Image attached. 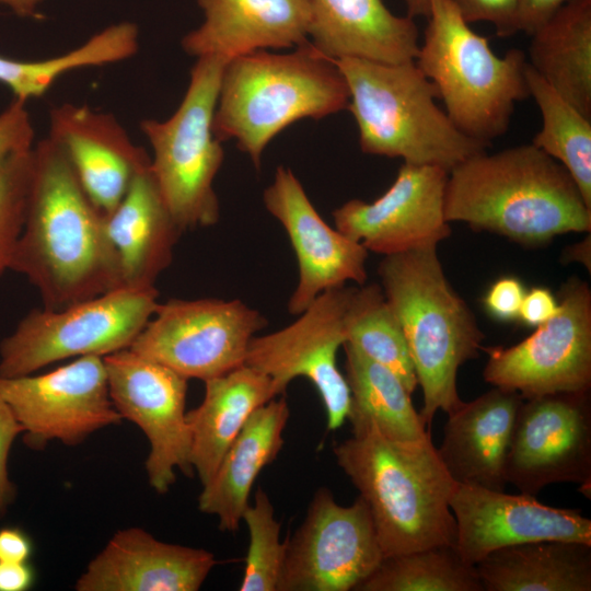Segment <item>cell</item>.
<instances>
[{
  "label": "cell",
  "mask_w": 591,
  "mask_h": 591,
  "mask_svg": "<svg viewBox=\"0 0 591 591\" xmlns=\"http://www.w3.org/2000/svg\"><path fill=\"white\" fill-rule=\"evenodd\" d=\"M202 548L162 542L148 531L118 530L88 564L77 591H197L217 565Z\"/></svg>",
  "instance_id": "cell-21"
},
{
  "label": "cell",
  "mask_w": 591,
  "mask_h": 591,
  "mask_svg": "<svg viewBox=\"0 0 591 591\" xmlns=\"http://www.w3.org/2000/svg\"><path fill=\"white\" fill-rule=\"evenodd\" d=\"M289 416L285 397H275L258 407L227 450L211 480L202 486L198 509L217 517L221 531H237L254 482L283 445Z\"/></svg>",
  "instance_id": "cell-26"
},
{
  "label": "cell",
  "mask_w": 591,
  "mask_h": 591,
  "mask_svg": "<svg viewBox=\"0 0 591 591\" xmlns=\"http://www.w3.org/2000/svg\"><path fill=\"white\" fill-rule=\"evenodd\" d=\"M587 252H590V235H588L583 242L569 247L567 253L572 255V258L570 259L583 262V264L587 266V262L590 264V257H587Z\"/></svg>",
  "instance_id": "cell-47"
},
{
  "label": "cell",
  "mask_w": 591,
  "mask_h": 591,
  "mask_svg": "<svg viewBox=\"0 0 591 591\" xmlns=\"http://www.w3.org/2000/svg\"><path fill=\"white\" fill-rule=\"evenodd\" d=\"M526 290L515 277H501L487 290L483 303L489 315L501 322L519 320Z\"/></svg>",
  "instance_id": "cell-40"
},
{
  "label": "cell",
  "mask_w": 591,
  "mask_h": 591,
  "mask_svg": "<svg viewBox=\"0 0 591 591\" xmlns=\"http://www.w3.org/2000/svg\"><path fill=\"white\" fill-rule=\"evenodd\" d=\"M466 23L486 22L495 26L500 37L517 34L518 0H450Z\"/></svg>",
  "instance_id": "cell-38"
},
{
  "label": "cell",
  "mask_w": 591,
  "mask_h": 591,
  "mask_svg": "<svg viewBox=\"0 0 591 591\" xmlns=\"http://www.w3.org/2000/svg\"><path fill=\"white\" fill-rule=\"evenodd\" d=\"M104 228L118 260L123 287L154 288L173 260L182 232L161 197L151 167L135 177L117 207L104 216Z\"/></svg>",
  "instance_id": "cell-25"
},
{
  "label": "cell",
  "mask_w": 591,
  "mask_h": 591,
  "mask_svg": "<svg viewBox=\"0 0 591 591\" xmlns=\"http://www.w3.org/2000/svg\"><path fill=\"white\" fill-rule=\"evenodd\" d=\"M448 174L437 166L403 163L374 201L350 199L335 209V228L384 256L438 245L451 234L444 213Z\"/></svg>",
  "instance_id": "cell-17"
},
{
  "label": "cell",
  "mask_w": 591,
  "mask_h": 591,
  "mask_svg": "<svg viewBox=\"0 0 591 591\" xmlns=\"http://www.w3.org/2000/svg\"><path fill=\"white\" fill-rule=\"evenodd\" d=\"M558 301L544 287H534L525 292L519 313L524 325L537 327L555 315Z\"/></svg>",
  "instance_id": "cell-42"
},
{
  "label": "cell",
  "mask_w": 591,
  "mask_h": 591,
  "mask_svg": "<svg viewBox=\"0 0 591 591\" xmlns=\"http://www.w3.org/2000/svg\"><path fill=\"white\" fill-rule=\"evenodd\" d=\"M0 395L32 450H43L53 441L76 447L123 420L112 403L100 356L79 357L43 374L0 376Z\"/></svg>",
  "instance_id": "cell-14"
},
{
  "label": "cell",
  "mask_w": 591,
  "mask_h": 591,
  "mask_svg": "<svg viewBox=\"0 0 591 591\" xmlns=\"http://www.w3.org/2000/svg\"><path fill=\"white\" fill-rule=\"evenodd\" d=\"M10 269L30 281L46 310L124 288L104 215L49 137L32 149L25 218Z\"/></svg>",
  "instance_id": "cell-1"
},
{
  "label": "cell",
  "mask_w": 591,
  "mask_h": 591,
  "mask_svg": "<svg viewBox=\"0 0 591 591\" xmlns=\"http://www.w3.org/2000/svg\"><path fill=\"white\" fill-rule=\"evenodd\" d=\"M522 401L519 393L494 386L448 414L437 451L456 484L505 490L506 460Z\"/></svg>",
  "instance_id": "cell-23"
},
{
  "label": "cell",
  "mask_w": 591,
  "mask_h": 591,
  "mask_svg": "<svg viewBox=\"0 0 591 591\" xmlns=\"http://www.w3.org/2000/svg\"><path fill=\"white\" fill-rule=\"evenodd\" d=\"M229 61L196 58L184 97L165 120L142 119L151 149V172L178 230L215 225L220 205L213 181L223 163L221 141L212 130L220 82Z\"/></svg>",
  "instance_id": "cell-8"
},
{
  "label": "cell",
  "mask_w": 591,
  "mask_h": 591,
  "mask_svg": "<svg viewBox=\"0 0 591 591\" xmlns=\"http://www.w3.org/2000/svg\"><path fill=\"white\" fill-rule=\"evenodd\" d=\"M531 37L528 63L591 118V0H569Z\"/></svg>",
  "instance_id": "cell-29"
},
{
  "label": "cell",
  "mask_w": 591,
  "mask_h": 591,
  "mask_svg": "<svg viewBox=\"0 0 591 591\" xmlns=\"http://www.w3.org/2000/svg\"><path fill=\"white\" fill-rule=\"evenodd\" d=\"M310 43L325 57L383 63L415 60L419 50L414 19L392 13L382 0H309Z\"/></svg>",
  "instance_id": "cell-24"
},
{
  "label": "cell",
  "mask_w": 591,
  "mask_h": 591,
  "mask_svg": "<svg viewBox=\"0 0 591 591\" xmlns=\"http://www.w3.org/2000/svg\"><path fill=\"white\" fill-rule=\"evenodd\" d=\"M34 127L26 102L14 99L0 113V163L9 157L31 150Z\"/></svg>",
  "instance_id": "cell-37"
},
{
  "label": "cell",
  "mask_w": 591,
  "mask_h": 591,
  "mask_svg": "<svg viewBox=\"0 0 591 591\" xmlns=\"http://www.w3.org/2000/svg\"><path fill=\"white\" fill-rule=\"evenodd\" d=\"M32 149L13 154L0 163V276L10 269L24 223L32 174Z\"/></svg>",
  "instance_id": "cell-35"
},
{
  "label": "cell",
  "mask_w": 591,
  "mask_h": 591,
  "mask_svg": "<svg viewBox=\"0 0 591 591\" xmlns=\"http://www.w3.org/2000/svg\"><path fill=\"white\" fill-rule=\"evenodd\" d=\"M437 246L386 255L378 268L422 390L419 415L427 427L438 410L448 415L463 403L457 371L478 356L484 339L473 312L445 277Z\"/></svg>",
  "instance_id": "cell-5"
},
{
  "label": "cell",
  "mask_w": 591,
  "mask_h": 591,
  "mask_svg": "<svg viewBox=\"0 0 591 591\" xmlns=\"http://www.w3.org/2000/svg\"><path fill=\"white\" fill-rule=\"evenodd\" d=\"M78 66V57L72 51L40 60L0 55V83L11 90L14 99L27 102L44 95L60 77Z\"/></svg>",
  "instance_id": "cell-36"
},
{
  "label": "cell",
  "mask_w": 591,
  "mask_h": 591,
  "mask_svg": "<svg viewBox=\"0 0 591 591\" xmlns=\"http://www.w3.org/2000/svg\"><path fill=\"white\" fill-rule=\"evenodd\" d=\"M43 0H0V4L10 9L20 18H39L38 9Z\"/></svg>",
  "instance_id": "cell-45"
},
{
  "label": "cell",
  "mask_w": 591,
  "mask_h": 591,
  "mask_svg": "<svg viewBox=\"0 0 591 591\" xmlns=\"http://www.w3.org/2000/svg\"><path fill=\"white\" fill-rule=\"evenodd\" d=\"M278 395L269 376L246 364L205 381L202 402L187 412L190 465L201 486L211 480L251 415Z\"/></svg>",
  "instance_id": "cell-27"
},
{
  "label": "cell",
  "mask_w": 591,
  "mask_h": 591,
  "mask_svg": "<svg viewBox=\"0 0 591 591\" xmlns=\"http://www.w3.org/2000/svg\"><path fill=\"white\" fill-rule=\"evenodd\" d=\"M48 137L65 152L85 194L104 216L151 165L148 152L132 142L112 114L85 105L63 103L51 108Z\"/></svg>",
  "instance_id": "cell-20"
},
{
  "label": "cell",
  "mask_w": 591,
  "mask_h": 591,
  "mask_svg": "<svg viewBox=\"0 0 591 591\" xmlns=\"http://www.w3.org/2000/svg\"><path fill=\"white\" fill-rule=\"evenodd\" d=\"M202 23L181 40L196 58L228 61L256 50L296 48L309 42V0H197Z\"/></svg>",
  "instance_id": "cell-22"
},
{
  "label": "cell",
  "mask_w": 591,
  "mask_h": 591,
  "mask_svg": "<svg viewBox=\"0 0 591 591\" xmlns=\"http://www.w3.org/2000/svg\"><path fill=\"white\" fill-rule=\"evenodd\" d=\"M427 19L415 62L455 127L490 146L508 131L515 104L530 96L525 54L511 48L497 56L450 0H431Z\"/></svg>",
  "instance_id": "cell-7"
},
{
  "label": "cell",
  "mask_w": 591,
  "mask_h": 591,
  "mask_svg": "<svg viewBox=\"0 0 591 591\" xmlns=\"http://www.w3.org/2000/svg\"><path fill=\"white\" fill-rule=\"evenodd\" d=\"M383 558L366 501L359 496L350 506H341L322 487L287 541L277 591L356 590Z\"/></svg>",
  "instance_id": "cell-12"
},
{
  "label": "cell",
  "mask_w": 591,
  "mask_h": 591,
  "mask_svg": "<svg viewBox=\"0 0 591 591\" xmlns=\"http://www.w3.org/2000/svg\"><path fill=\"white\" fill-rule=\"evenodd\" d=\"M22 432L13 412L0 395V520L16 498V487L9 476L8 460L15 439Z\"/></svg>",
  "instance_id": "cell-39"
},
{
  "label": "cell",
  "mask_w": 591,
  "mask_h": 591,
  "mask_svg": "<svg viewBox=\"0 0 591 591\" xmlns=\"http://www.w3.org/2000/svg\"><path fill=\"white\" fill-rule=\"evenodd\" d=\"M348 104L343 73L310 40L288 54L256 50L225 65L212 130L221 142L234 139L259 170L265 148L281 130Z\"/></svg>",
  "instance_id": "cell-4"
},
{
  "label": "cell",
  "mask_w": 591,
  "mask_h": 591,
  "mask_svg": "<svg viewBox=\"0 0 591 591\" xmlns=\"http://www.w3.org/2000/svg\"><path fill=\"white\" fill-rule=\"evenodd\" d=\"M263 201L285 229L297 257L299 280L287 305L291 315L301 314L326 290L366 283L368 250L325 222L289 167H277Z\"/></svg>",
  "instance_id": "cell-18"
},
{
  "label": "cell",
  "mask_w": 591,
  "mask_h": 591,
  "mask_svg": "<svg viewBox=\"0 0 591 591\" xmlns=\"http://www.w3.org/2000/svg\"><path fill=\"white\" fill-rule=\"evenodd\" d=\"M350 291L347 285L326 290L288 326L254 336L244 361L269 376L279 395L292 380L308 379L324 405L328 430L343 426L350 407V391L336 362L337 351L346 343Z\"/></svg>",
  "instance_id": "cell-13"
},
{
  "label": "cell",
  "mask_w": 591,
  "mask_h": 591,
  "mask_svg": "<svg viewBox=\"0 0 591 591\" xmlns=\"http://www.w3.org/2000/svg\"><path fill=\"white\" fill-rule=\"evenodd\" d=\"M505 477L507 484L531 496L559 483L590 489V391L523 398L515 416Z\"/></svg>",
  "instance_id": "cell-16"
},
{
  "label": "cell",
  "mask_w": 591,
  "mask_h": 591,
  "mask_svg": "<svg viewBox=\"0 0 591 591\" xmlns=\"http://www.w3.org/2000/svg\"><path fill=\"white\" fill-rule=\"evenodd\" d=\"M154 288H118L61 310H32L0 343V376L129 348L158 308Z\"/></svg>",
  "instance_id": "cell-9"
},
{
  "label": "cell",
  "mask_w": 591,
  "mask_h": 591,
  "mask_svg": "<svg viewBox=\"0 0 591 591\" xmlns=\"http://www.w3.org/2000/svg\"><path fill=\"white\" fill-rule=\"evenodd\" d=\"M35 581L36 571L31 561H0V591H28Z\"/></svg>",
  "instance_id": "cell-44"
},
{
  "label": "cell",
  "mask_w": 591,
  "mask_h": 591,
  "mask_svg": "<svg viewBox=\"0 0 591 591\" xmlns=\"http://www.w3.org/2000/svg\"><path fill=\"white\" fill-rule=\"evenodd\" d=\"M34 554V542L21 526L0 528V561L28 563Z\"/></svg>",
  "instance_id": "cell-43"
},
{
  "label": "cell",
  "mask_w": 591,
  "mask_h": 591,
  "mask_svg": "<svg viewBox=\"0 0 591 591\" xmlns=\"http://www.w3.org/2000/svg\"><path fill=\"white\" fill-rule=\"evenodd\" d=\"M356 591H484L454 544L386 556Z\"/></svg>",
  "instance_id": "cell-33"
},
{
  "label": "cell",
  "mask_w": 591,
  "mask_h": 591,
  "mask_svg": "<svg viewBox=\"0 0 591 591\" xmlns=\"http://www.w3.org/2000/svg\"><path fill=\"white\" fill-rule=\"evenodd\" d=\"M484 591H590L591 544L541 540L496 549L475 565Z\"/></svg>",
  "instance_id": "cell-28"
},
{
  "label": "cell",
  "mask_w": 591,
  "mask_h": 591,
  "mask_svg": "<svg viewBox=\"0 0 591 591\" xmlns=\"http://www.w3.org/2000/svg\"><path fill=\"white\" fill-rule=\"evenodd\" d=\"M266 325L259 311L237 299H170L129 348L205 382L244 364L252 338Z\"/></svg>",
  "instance_id": "cell-10"
},
{
  "label": "cell",
  "mask_w": 591,
  "mask_h": 591,
  "mask_svg": "<svg viewBox=\"0 0 591 591\" xmlns=\"http://www.w3.org/2000/svg\"><path fill=\"white\" fill-rule=\"evenodd\" d=\"M569 0H518L515 12L517 33L532 35Z\"/></svg>",
  "instance_id": "cell-41"
},
{
  "label": "cell",
  "mask_w": 591,
  "mask_h": 591,
  "mask_svg": "<svg viewBox=\"0 0 591 591\" xmlns=\"http://www.w3.org/2000/svg\"><path fill=\"white\" fill-rule=\"evenodd\" d=\"M407 9V16L414 19L417 16L427 18L430 11L431 0H404Z\"/></svg>",
  "instance_id": "cell-46"
},
{
  "label": "cell",
  "mask_w": 591,
  "mask_h": 591,
  "mask_svg": "<svg viewBox=\"0 0 591 591\" xmlns=\"http://www.w3.org/2000/svg\"><path fill=\"white\" fill-rule=\"evenodd\" d=\"M449 506L456 522L454 545L471 565L496 549L526 542L591 544V520L579 509L549 507L535 496L455 484Z\"/></svg>",
  "instance_id": "cell-19"
},
{
  "label": "cell",
  "mask_w": 591,
  "mask_h": 591,
  "mask_svg": "<svg viewBox=\"0 0 591 591\" xmlns=\"http://www.w3.org/2000/svg\"><path fill=\"white\" fill-rule=\"evenodd\" d=\"M345 379L350 391L347 419L351 425L369 421L385 437L419 440L430 433L399 378L389 368L344 344Z\"/></svg>",
  "instance_id": "cell-30"
},
{
  "label": "cell",
  "mask_w": 591,
  "mask_h": 591,
  "mask_svg": "<svg viewBox=\"0 0 591 591\" xmlns=\"http://www.w3.org/2000/svg\"><path fill=\"white\" fill-rule=\"evenodd\" d=\"M109 396L123 419L137 425L150 450L144 462L149 485L165 494L176 471L190 476V429L186 412L187 379L130 348L103 357Z\"/></svg>",
  "instance_id": "cell-15"
},
{
  "label": "cell",
  "mask_w": 591,
  "mask_h": 591,
  "mask_svg": "<svg viewBox=\"0 0 591 591\" xmlns=\"http://www.w3.org/2000/svg\"><path fill=\"white\" fill-rule=\"evenodd\" d=\"M349 90L362 152L401 158L448 173L489 146L468 138L437 104L433 83L415 60L383 63L360 58L335 60Z\"/></svg>",
  "instance_id": "cell-6"
},
{
  "label": "cell",
  "mask_w": 591,
  "mask_h": 591,
  "mask_svg": "<svg viewBox=\"0 0 591 591\" xmlns=\"http://www.w3.org/2000/svg\"><path fill=\"white\" fill-rule=\"evenodd\" d=\"M351 428L352 436L334 447V455L370 510L384 557L455 544L449 500L456 483L431 434L399 441L369 421Z\"/></svg>",
  "instance_id": "cell-3"
},
{
  "label": "cell",
  "mask_w": 591,
  "mask_h": 591,
  "mask_svg": "<svg viewBox=\"0 0 591 591\" xmlns=\"http://www.w3.org/2000/svg\"><path fill=\"white\" fill-rule=\"evenodd\" d=\"M448 222H465L524 246L591 230V207L568 171L533 143L480 152L448 174Z\"/></svg>",
  "instance_id": "cell-2"
},
{
  "label": "cell",
  "mask_w": 591,
  "mask_h": 591,
  "mask_svg": "<svg viewBox=\"0 0 591 591\" xmlns=\"http://www.w3.org/2000/svg\"><path fill=\"white\" fill-rule=\"evenodd\" d=\"M557 312L519 344L488 347L483 371L493 386L523 398L591 387V291L580 279L560 289Z\"/></svg>",
  "instance_id": "cell-11"
},
{
  "label": "cell",
  "mask_w": 591,
  "mask_h": 591,
  "mask_svg": "<svg viewBox=\"0 0 591 591\" xmlns=\"http://www.w3.org/2000/svg\"><path fill=\"white\" fill-rule=\"evenodd\" d=\"M525 79L542 117V127L531 143L568 171L591 207V118L558 94L528 62Z\"/></svg>",
  "instance_id": "cell-31"
},
{
  "label": "cell",
  "mask_w": 591,
  "mask_h": 591,
  "mask_svg": "<svg viewBox=\"0 0 591 591\" xmlns=\"http://www.w3.org/2000/svg\"><path fill=\"white\" fill-rule=\"evenodd\" d=\"M346 343L393 371L409 394L418 385L401 325L381 285L351 287L346 316Z\"/></svg>",
  "instance_id": "cell-32"
},
{
  "label": "cell",
  "mask_w": 591,
  "mask_h": 591,
  "mask_svg": "<svg viewBox=\"0 0 591 591\" xmlns=\"http://www.w3.org/2000/svg\"><path fill=\"white\" fill-rule=\"evenodd\" d=\"M274 512L268 495L258 487L253 505H248L242 518L250 542L240 591H277L287 541H280L281 525Z\"/></svg>",
  "instance_id": "cell-34"
}]
</instances>
